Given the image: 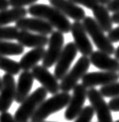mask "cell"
Segmentation results:
<instances>
[{
	"label": "cell",
	"mask_w": 119,
	"mask_h": 122,
	"mask_svg": "<svg viewBox=\"0 0 119 122\" xmlns=\"http://www.w3.org/2000/svg\"><path fill=\"white\" fill-rule=\"evenodd\" d=\"M27 12L33 17L47 21L52 27H56L62 33L71 32L72 23L69 18L54 6L47 4H32L29 6Z\"/></svg>",
	"instance_id": "1"
},
{
	"label": "cell",
	"mask_w": 119,
	"mask_h": 122,
	"mask_svg": "<svg viewBox=\"0 0 119 122\" xmlns=\"http://www.w3.org/2000/svg\"><path fill=\"white\" fill-rule=\"evenodd\" d=\"M70 99H71V95L69 94V92H62L55 94L52 97L45 100L38 106L36 112L32 114L30 120H31V122L45 121L48 116L67 107L70 102Z\"/></svg>",
	"instance_id": "2"
},
{
	"label": "cell",
	"mask_w": 119,
	"mask_h": 122,
	"mask_svg": "<svg viewBox=\"0 0 119 122\" xmlns=\"http://www.w3.org/2000/svg\"><path fill=\"white\" fill-rule=\"evenodd\" d=\"M47 95V91L39 87L32 94L28 95L22 102L20 103V106L15 111L14 120L15 122H27L38 106L45 101Z\"/></svg>",
	"instance_id": "3"
},
{
	"label": "cell",
	"mask_w": 119,
	"mask_h": 122,
	"mask_svg": "<svg viewBox=\"0 0 119 122\" xmlns=\"http://www.w3.org/2000/svg\"><path fill=\"white\" fill-rule=\"evenodd\" d=\"M82 23L86 29L88 36L92 38L94 45L97 46V49L110 56L114 54L115 47L113 46V42L110 41L108 36L105 34L103 29L99 26L93 17L86 16L83 19Z\"/></svg>",
	"instance_id": "4"
},
{
	"label": "cell",
	"mask_w": 119,
	"mask_h": 122,
	"mask_svg": "<svg viewBox=\"0 0 119 122\" xmlns=\"http://www.w3.org/2000/svg\"><path fill=\"white\" fill-rule=\"evenodd\" d=\"M90 65L91 62L89 56H82L77 61L75 66L61 80L60 90H62V92H70V91H72L74 87L78 84V82L82 80L83 76L88 72Z\"/></svg>",
	"instance_id": "5"
},
{
	"label": "cell",
	"mask_w": 119,
	"mask_h": 122,
	"mask_svg": "<svg viewBox=\"0 0 119 122\" xmlns=\"http://www.w3.org/2000/svg\"><path fill=\"white\" fill-rule=\"evenodd\" d=\"M65 37L64 33H62L59 30L52 31L51 33V36L48 38V46L46 51L45 56L42 59V66L46 68H51L55 66L57 61L64 49Z\"/></svg>",
	"instance_id": "6"
},
{
	"label": "cell",
	"mask_w": 119,
	"mask_h": 122,
	"mask_svg": "<svg viewBox=\"0 0 119 122\" xmlns=\"http://www.w3.org/2000/svg\"><path fill=\"white\" fill-rule=\"evenodd\" d=\"M87 92L88 89L83 84H77L74 87L73 95L65 111V118L68 121L76 119V117L80 114L87 99Z\"/></svg>",
	"instance_id": "7"
},
{
	"label": "cell",
	"mask_w": 119,
	"mask_h": 122,
	"mask_svg": "<svg viewBox=\"0 0 119 122\" xmlns=\"http://www.w3.org/2000/svg\"><path fill=\"white\" fill-rule=\"evenodd\" d=\"M87 98L89 99L91 106L94 109L98 122H113L111 110L108 106V103L104 100V97L101 95L99 90L90 88L87 92Z\"/></svg>",
	"instance_id": "8"
},
{
	"label": "cell",
	"mask_w": 119,
	"mask_h": 122,
	"mask_svg": "<svg viewBox=\"0 0 119 122\" xmlns=\"http://www.w3.org/2000/svg\"><path fill=\"white\" fill-rule=\"evenodd\" d=\"M77 54L78 50L74 42H68L64 46V49L56 63L54 72V75L58 80H62L66 76V74L69 72L70 67L74 62L75 58L77 56Z\"/></svg>",
	"instance_id": "9"
},
{
	"label": "cell",
	"mask_w": 119,
	"mask_h": 122,
	"mask_svg": "<svg viewBox=\"0 0 119 122\" xmlns=\"http://www.w3.org/2000/svg\"><path fill=\"white\" fill-rule=\"evenodd\" d=\"M71 33L78 51H80L82 56H90L91 54L94 51L93 45L90 41L88 33L81 21H74L71 27Z\"/></svg>",
	"instance_id": "10"
},
{
	"label": "cell",
	"mask_w": 119,
	"mask_h": 122,
	"mask_svg": "<svg viewBox=\"0 0 119 122\" xmlns=\"http://www.w3.org/2000/svg\"><path fill=\"white\" fill-rule=\"evenodd\" d=\"M31 74L34 78V80H36L39 84L42 86V88H45L47 93L55 95L59 93L60 91V84L59 80L55 77L54 74H52L48 69L41 66V65H36V67L31 69Z\"/></svg>",
	"instance_id": "11"
},
{
	"label": "cell",
	"mask_w": 119,
	"mask_h": 122,
	"mask_svg": "<svg viewBox=\"0 0 119 122\" xmlns=\"http://www.w3.org/2000/svg\"><path fill=\"white\" fill-rule=\"evenodd\" d=\"M16 82L10 74H4L2 77V88L0 91V113L7 112L15 98Z\"/></svg>",
	"instance_id": "12"
},
{
	"label": "cell",
	"mask_w": 119,
	"mask_h": 122,
	"mask_svg": "<svg viewBox=\"0 0 119 122\" xmlns=\"http://www.w3.org/2000/svg\"><path fill=\"white\" fill-rule=\"evenodd\" d=\"M15 26L19 30L36 32L43 36H48L54 31V27L47 22L38 17H23L15 22Z\"/></svg>",
	"instance_id": "13"
},
{
	"label": "cell",
	"mask_w": 119,
	"mask_h": 122,
	"mask_svg": "<svg viewBox=\"0 0 119 122\" xmlns=\"http://www.w3.org/2000/svg\"><path fill=\"white\" fill-rule=\"evenodd\" d=\"M119 75L116 72H91L86 73L82 78V84L87 89L95 88L96 86H105L111 83L117 82Z\"/></svg>",
	"instance_id": "14"
},
{
	"label": "cell",
	"mask_w": 119,
	"mask_h": 122,
	"mask_svg": "<svg viewBox=\"0 0 119 122\" xmlns=\"http://www.w3.org/2000/svg\"><path fill=\"white\" fill-rule=\"evenodd\" d=\"M48 1L52 6H54L63 14L69 18L74 19L75 21H81L86 17L85 10L70 0H48Z\"/></svg>",
	"instance_id": "15"
},
{
	"label": "cell",
	"mask_w": 119,
	"mask_h": 122,
	"mask_svg": "<svg viewBox=\"0 0 119 122\" xmlns=\"http://www.w3.org/2000/svg\"><path fill=\"white\" fill-rule=\"evenodd\" d=\"M91 64L94 67L106 72H118L119 61L115 58H111L110 55L103 53L101 51H95L89 56Z\"/></svg>",
	"instance_id": "16"
},
{
	"label": "cell",
	"mask_w": 119,
	"mask_h": 122,
	"mask_svg": "<svg viewBox=\"0 0 119 122\" xmlns=\"http://www.w3.org/2000/svg\"><path fill=\"white\" fill-rule=\"evenodd\" d=\"M33 82H34V78L30 71H23L20 74L16 84L15 98H14L16 103H21L29 95Z\"/></svg>",
	"instance_id": "17"
},
{
	"label": "cell",
	"mask_w": 119,
	"mask_h": 122,
	"mask_svg": "<svg viewBox=\"0 0 119 122\" xmlns=\"http://www.w3.org/2000/svg\"><path fill=\"white\" fill-rule=\"evenodd\" d=\"M16 41L23 47L25 46L34 49V47H41L47 46L48 43V37L47 36H43V34L25 31V30H19Z\"/></svg>",
	"instance_id": "18"
},
{
	"label": "cell",
	"mask_w": 119,
	"mask_h": 122,
	"mask_svg": "<svg viewBox=\"0 0 119 122\" xmlns=\"http://www.w3.org/2000/svg\"><path fill=\"white\" fill-rule=\"evenodd\" d=\"M92 11H93V18L96 20L99 26L103 29L104 32H109L113 28L114 23L106 5L99 3L96 7L92 9Z\"/></svg>",
	"instance_id": "19"
},
{
	"label": "cell",
	"mask_w": 119,
	"mask_h": 122,
	"mask_svg": "<svg viewBox=\"0 0 119 122\" xmlns=\"http://www.w3.org/2000/svg\"><path fill=\"white\" fill-rule=\"evenodd\" d=\"M46 54V50L43 49V46L41 47H34L31 51H27L24 56L20 59V68L23 71H29L33 67H36L38 64V62L42 61L43 56Z\"/></svg>",
	"instance_id": "20"
},
{
	"label": "cell",
	"mask_w": 119,
	"mask_h": 122,
	"mask_svg": "<svg viewBox=\"0 0 119 122\" xmlns=\"http://www.w3.org/2000/svg\"><path fill=\"white\" fill-rule=\"evenodd\" d=\"M28 12L24 7H12L11 9L0 10V26L7 25L26 16Z\"/></svg>",
	"instance_id": "21"
},
{
	"label": "cell",
	"mask_w": 119,
	"mask_h": 122,
	"mask_svg": "<svg viewBox=\"0 0 119 122\" xmlns=\"http://www.w3.org/2000/svg\"><path fill=\"white\" fill-rule=\"evenodd\" d=\"M24 47L18 42L10 41H0V56H19L23 53Z\"/></svg>",
	"instance_id": "22"
},
{
	"label": "cell",
	"mask_w": 119,
	"mask_h": 122,
	"mask_svg": "<svg viewBox=\"0 0 119 122\" xmlns=\"http://www.w3.org/2000/svg\"><path fill=\"white\" fill-rule=\"evenodd\" d=\"M0 70L4 71L6 74H10V75L14 76L19 74L21 68L18 62L13 61L7 56H0Z\"/></svg>",
	"instance_id": "23"
},
{
	"label": "cell",
	"mask_w": 119,
	"mask_h": 122,
	"mask_svg": "<svg viewBox=\"0 0 119 122\" xmlns=\"http://www.w3.org/2000/svg\"><path fill=\"white\" fill-rule=\"evenodd\" d=\"M19 33V29L16 26H0V41H15Z\"/></svg>",
	"instance_id": "24"
},
{
	"label": "cell",
	"mask_w": 119,
	"mask_h": 122,
	"mask_svg": "<svg viewBox=\"0 0 119 122\" xmlns=\"http://www.w3.org/2000/svg\"><path fill=\"white\" fill-rule=\"evenodd\" d=\"M99 92L104 98H114L119 96V82H114L111 84L101 86Z\"/></svg>",
	"instance_id": "25"
},
{
	"label": "cell",
	"mask_w": 119,
	"mask_h": 122,
	"mask_svg": "<svg viewBox=\"0 0 119 122\" xmlns=\"http://www.w3.org/2000/svg\"><path fill=\"white\" fill-rule=\"evenodd\" d=\"M95 114L94 109L92 106H85L82 111L80 112L76 119H75V122H91L92 119H93V116Z\"/></svg>",
	"instance_id": "26"
},
{
	"label": "cell",
	"mask_w": 119,
	"mask_h": 122,
	"mask_svg": "<svg viewBox=\"0 0 119 122\" xmlns=\"http://www.w3.org/2000/svg\"><path fill=\"white\" fill-rule=\"evenodd\" d=\"M70 1L77 5H82L91 10L99 4V0H70Z\"/></svg>",
	"instance_id": "27"
},
{
	"label": "cell",
	"mask_w": 119,
	"mask_h": 122,
	"mask_svg": "<svg viewBox=\"0 0 119 122\" xmlns=\"http://www.w3.org/2000/svg\"><path fill=\"white\" fill-rule=\"evenodd\" d=\"M9 5L12 7H24L26 5H32L36 4L38 0H8Z\"/></svg>",
	"instance_id": "28"
},
{
	"label": "cell",
	"mask_w": 119,
	"mask_h": 122,
	"mask_svg": "<svg viewBox=\"0 0 119 122\" xmlns=\"http://www.w3.org/2000/svg\"><path fill=\"white\" fill-rule=\"evenodd\" d=\"M108 38L111 42H118L119 41V24L115 28H112L108 32Z\"/></svg>",
	"instance_id": "29"
},
{
	"label": "cell",
	"mask_w": 119,
	"mask_h": 122,
	"mask_svg": "<svg viewBox=\"0 0 119 122\" xmlns=\"http://www.w3.org/2000/svg\"><path fill=\"white\" fill-rule=\"evenodd\" d=\"M108 106L110 108V110L113 112H119V96L117 97L111 98V100L108 103Z\"/></svg>",
	"instance_id": "30"
},
{
	"label": "cell",
	"mask_w": 119,
	"mask_h": 122,
	"mask_svg": "<svg viewBox=\"0 0 119 122\" xmlns=\"http://www.w3.org/2000/svg\"><path fill=\"white\" fill-rule=\"evenodd\" d=\"M107 9L109 12H116L119 10V0H111L106 4Z\"/></svg>",
	"instance_id": "31"
},
{
	"label": "cell",
	"mask_w": 119,
	"mask_h": 122,
	"mask_svg": "<svg viewBox=\"0 0 119 122\" xmlns=\"http://www.w3.org/2000/svg\"><path fill=\"white\" fill-rule=\"evenodd\" d=\"M0 122H15V120L9 112H2L0 114Z\"/></svg>",
	"instance_id": "32"
},
{
	"label": "cell",
	"mask_w": 119,
	"mask_h": 122,
	"mask_svg": "<svg viewBox=\"0 0 119 122\" xmlns=\"http://www.w3.org/2000/svg\"><path fill=\"white\" fill-rule=\"evenodd\" d=\"M9 1L8 0H0V10H5L8 9L9 7Z\"/></svg>",
	"instance_id": "33"
},
{
	"label": "cell",
	"mask_w": 119,
	"mask_h": 122,
	"mask_svg": "<svg viewBox=\"0 0 119 122\" xmlns=\"http://www.w3.org/2000/svg\"><path fill=\"white\" fill-rule=\"evenodd\" d=\"M111 18H112L113 23L119 24V10L116 12H113V15L111 16Z\"/></svg>",
	"instance_id": "34"
},
{
	"label": "cell",
	"mask_w": 119,
	"mask_h": 122,
	"mask_svg": "<svg viewBox=\"0 0 119 122\" xmlns=\"http://www.w3.org/2000/svg\"><path fill=\"white\" fill-rule=\"evenodd\" d=\"M114 56H115V59H117L119 61V46L117 49H115V51H114Z\"/></svg>",
	"instance_id": "35"
},
{
	"label": "cell",
	"mask_w": 119,
	"mask_h": 122,
	"mask_svg": "<svg viewBox=\"0 0 119 122\" xmlns=\"http://www.w3.org/2000/svg\"><path fill=\"white\" fill-rule=\"evenodd\" d=\"M111 0H99V3L100 4H104V5H106L108 2H110Z\"/></svg>",
	"instance_id": "36"
},
{
	"label": "cell",
	"mask_w": 119,
	"mask_h": 122,
	"mask_svg": "<svg viewBox=\"0 0 119 122\" xmlns=\"http://www.w3.org/2000/svg\"><path fill=\"white\" fill-rule=\"evenodd\" d=\"M1 88H2V79H0V91H1Z\"/></svg>",
	"instance_id": "37"
},
{
	"label": "cell",
	"mask_w": 119,
	"mask_h": 122,
	"mask_svg": "<svg viewBox=\"0 0 119 122\" xmlns=\"http://www.w3.org/2000/svg\"><path fill=\"white\" fill-rule=\"evenodd\" d=\"M42 122H52V121H42Z\"/></svg>",
	"instance_id": "38"
},
{
	"label": "cell",
	"mask_w": 119,
	"mask_h": 122,
	"mask_svg": "<svg viewBox=\"0 0 119 122\" xmlns=\"http://www.w3.org/2000/svg\"><path fill=\"white\" fill-rule=\"evenodd\" d=\"M115 122H119V120H117V121H115Z\"/></svg>",
	"instance_id": "39"
},
{
	"label": "cell",
	"mask_w": 119,
	"mask_h": 122,
	"mask_svg": "<svg viewBox=\"0 0 119 122\" xmlns=\"http://www.w3.org/2000/svg\"><path fill=\"white\" fill-rule=\"evenodd\" d=\"M118 75H119V71H118Z\"/></svg>",
	"instance_id": "40"
}]
</instances>
